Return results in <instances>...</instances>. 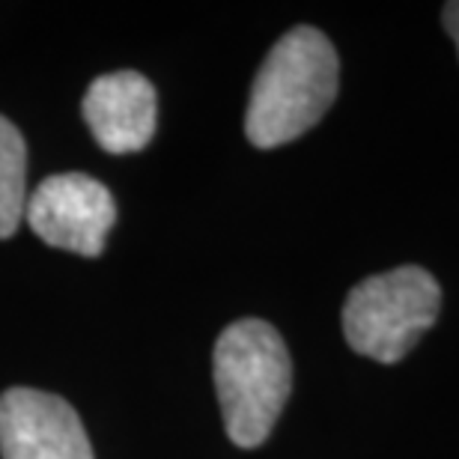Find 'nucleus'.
Returning a JSON list of instances; mask_svg holds the SVG:
<instances>
[{
    "label": "nucleus",
    "instance_id": "obj_1",
    "mask_svg": "<svg viewBox=\"0 0 459 459\" xmlns=\"http://www.w3.org/2000/svg\"><path fill=\"white\" fill-rule=\"evenodd\" d=\"M341 60L316 27H292L265 54L251 87L245 134L260 150H274L314 128L337 99Z\"/></svg>",
    "mask_w": 459,
    "mask_h": 459
},
{
    "label": "nucleus",
    "instance_id": "obj_2",
    "mask_svg": "<svg viewBox=\"0 0 459 459\" xmlns=\"http://www.w3.org/2000/svg\"><path fill=\"white\" fill-rule=\"evenodd\" d=\"M215 388L230 442L260 447L292 391L287 343L263 319H238L215 343Z\"/></svg>",
    "mask_w": 459,
    "mask_h": 459
},
{
    "label": "nucleus",
    "instance_id": "obj_3",
    "mask_svg": "<svg viewBox=\"0 0 459 459\" xmlns=\"http://www.w3.org/2000/svg\"><path fill=\"white\" fill-rule=\"evenodd\" d=\"M438 310L442 287L420 265L373 274L352 287L343 305L346 343L379 364H397L436 325Z\"/></svg>",
    "mask_w": 459,
    "mask_h": 459
},
{
    "label": "nucleus",
    "instance_id": "obj_4",
    "mask_svg": "<svg viewBox=\"0 0 459 459\" xmlns=\"http://www.w3.org/2000/svg\"><path fill=\"white\" fill-rule=\"evenodd\" d=\"M24 221L60 251L99 256L117 221V204L111 191L87 173H57L27 197Z\"/></svg>",
    "mask_w": 459,
    "mask_h": 459
},
{
    "label": "nucleus",
    "instance_id": "obj_5",
    "mask_svg": "<svg viewBox=\"0 0 459 459\" xmlns=\"http://www.w3.org/2000/svg\"><path fill=\"white\" fill-rule=\"evenodd\" d=\"M4 459H93L78 411L57 394L9 388L0 394Z\"/></svg>",
    "mask_w": 459,
    "mask_h": 459
},
{
    "label": "nucleus",
    "instance_id": "obj_6",
    "mask_svg": "<svg viewBox=\"0 0 459 459\" xmlns=\"http://www.w3.org/2000/svg\"><path fill=\"white\" fill-rule=\"evenodd\" d=\"M159 99L141 72H111L90 84L84 119L96 143L111 155L143 150L155 134Z\"/></svg>",
    "mask_w": 459,
    "mask_h": 459
},
{
    "label": "nucleus",
    "instance_id": "obj_7",
    "mask_svg": "<svg viewBox=\"0 0 459 459\" xmlns=\"http://www.w3.org/2000/svg\"><path fill=\"white\" fill-rule=\"evenodd\" d=\"M27 209V146L22 132L0 117V238L22 227Z\"/></svg>",
    "mask_w": 459,
    "mask_h": 459
},
{
    "label": "nucleus",
    "instance_id": "obj_8",
    "mask_svg": "<svg viewBox=\"0 0 459 459\" xmlns=\"http://www.w3.org/2000/svg\"><path fill=\"white\" fill-rule=\"evenodd\" d=\"M445 30L451 33V39L456 45L459 51V0H454V4H445Z\"/></svg>",
    "mask_w": 459,
    "mask_h": 459
}]
</instances>
